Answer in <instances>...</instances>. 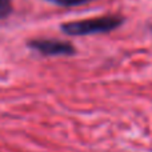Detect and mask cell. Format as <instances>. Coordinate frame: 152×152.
<instances>
[{"instance_id": "6da1fadb", "label": "cell", "mask_w": 152, "mask_h": 152, "mask_svg": "<svg viewBox=\"0 0 152 152\" xmlns=\"http://www.w3.org/2000/svg\"><path fill=\"white\" fill-rule=\"evenodd\" d=\"M124 19L118 15L100 16V18L86 19V20L69 21L61 24V31L68 36H88L96 34H107L119 28Z\"/></svg>"}, {"instance_id": "7a4b0ae2", "label": "cell", "mask_w": 152, "mask_h": 152, "mask_svg": "<svg viewBox=\"0 0 152 152\" xmlns=\"http://www.w3.org/2000/svg\"><path fill=\"white\" fill-rule=\"evenodd\" d=\"M28 47L43 56H72L76 53L72 43L59 39H34L28 42Z\"/></svg>"}, {"instance_id": "3957f363", "label": "cell", "mask_w": 152, "mask_h": 152, "mask_svg": "<svg viewBox=\"0 0 152 152\" xmlns=\"http://www.w3.org/2000/svg\"><path fill=\"white\" fill-rule=\"evenodd\" d=\"M47 1L52 3L55 5H59V7H79V5L87 4V3L92 1V0H47Z\"/></svg>"}, {"instance_id": "277c9868", "label": "cell", "mask_w": 152, "mask_h": 152, "mask_svg": "<svg viewBox=\"0 0 152 152\" xmlns=\"http://www.w3.org/2000/svg\"><path fill=\"white\" fill-rule=\"evenodd\" d=\"M12 12V0H0V19H5Z\"/></svg>"}]
</instances>
